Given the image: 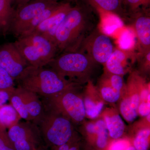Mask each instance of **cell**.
Segmentation results:
<instances>
[{
  "instance_id": "cell-25",
  "label": "cell",
  "mask_w": 150,
  "mask_h": 150,
  "mask_svg": "<svg viewBox=\"0 0 150 150\" xmlns=\"http://www.w3.org/2000/svg\"><path fill=\"white\" fill-rule=\"evenodd\" d=\"M15 88L14 80L0 66V89L13 91Z\"/></svg>"
},
{
  "instance_id": "cell-4",
  "label": "cell",
  "mask_w": 150,
  "mask_h": 150,
  "mask_svg": "<svg viewBox=\"0 0 150 150\" xmlns=\"http://www.w3.org/2000/svg\"><path fill=\"white\" fill-rule=\"evenodd\" d=\"M94 62L86 53L81 51L62 53L56 56L46 66L63 77L80 79L90 71Z\"/></svg>"
},
{
  "instance_id": "cell-38",
  "label": "cell",
  "mask_w": 150,
  "mask_h": 150,
  "mask_svg": "<svg viewBox=\"0 0 150 150\" xmlns=\"http://www.w3.org/2000/svg\"><path fill=\"white\" fill-rule=\"evenodd\" d=\"M147 120L149 122H150V114L147 115Z\"/></svg>"
},
{
  "instance_id": "cell-37",
  "label": "cell",
  "mask_w": 150,
  "mask_h": 150,
  "mask_svg": "<svg viewBox=\"0 0 150 150\" xmlns=\"http://www.w3.org/2000/svg\"><path fill=\"white\" fill-rule=\"evenodd\" d=\"M35 150H46V149L44 148V146L42 145V146H39V147L37 149Z\"/></svg>"
},
{
  "instance_id": "cell-24",
  "label": "cell",
  "mask_w": 150,
  "mask_h": 150,
  "mask_svg": "<svg viewBox=\"0 0 150 150\" xmlns=\"http://www.w3.org/2000/svg\"><path fill=\"white\" fill-rule=\"evenodd\" d=\"M84 104L86 113L89 117L92 118H96L99 115L103 106L102 102L95 103L88 98H86Z\"/></svg>"
},
{
  "instance_id": "cell-18",
  "label": "cell",
  "mask_w": 150,
  "mask_h": 150,
  "mask_svg": "<svg viewBox=\"0 0 150 150\" xmlns=\"http://www.w3.org/2000/svg\"><path fill=\"white\" fill-rule=\"evenodd\" d=\"M14 10L9 0H0V33L5 35L8 33Z\"/></svg>"
},
{
  "instance_id": "cell-39",
  "label": "cell",
  "mask_w": 150,
  "mask_h": 150,
  "mask_svg": "<svg viewBox=\"0 0 150 150\" xmlns=\"http://www.w3.org/2000/svg\"><path fill=\"white\" fill-rule=\"evenodd\" d=\"M9 1L10 2L11 4L12 5L13 3H14V0H9Z\"/></svg>"
},
{
  "instance_id": "cell-11",
  "label": "cell",
  "mask_w": 150,
  "mask_h": 150,
  "mask_svg": "<svg viewBox=\"0 0 150 150\" xmlns=\"http://www.w3.org/2000/svg\"><path fill=\"white\" fill-rule=\"evenodd\" d=\"M72 6L70 1H62L56 11L41 23L30 34H41L55 44L54 38L57 30Z\"/></svg>"
},
{
  "instance_id": "cell-22",
  "label": "cell",
  "mask_w": 150,
  "mask_h": 150,
  "mask_svg": "<svg viewBox=\"0 0 150 150\" xmlns=\"http://www.w3.org/2000/svg\"><path fill=\"white\" fill-rule=\"evenodd\" d=\"M95 125L96 127V134L98 135L97 145L98 147L103 149L106 146L108 137V130L106 123L103 120H99Z\"/></svg>"
},
{
  "instance_id": "cell-12",
  "label": "cell",
  "mask_w": 150,
  "mask_h": 150,
  "mask_svg": "<svg viewBox=\"0 0 150 150\" xmlns=\"http://www.w3.org/2000/svg\"><path fill=\"white\" fill-rule=\"evenodd\" d=\"M17 88L24 100L31 121L38 125L45 112L43 102L36 93L19 87Z\"/></svg>"
},
{
  "instance_id": "cell-13",
  "label": "cell",
  "mask_w": 150,
  "mask_h": 150,
  "mask_svg": "<svg viewBox=\"0 0 150 150\" xmlns=\"http://www.w3.org/2000/svg\"><path fill=\"white\" fill-rule=\"evenodd\" d=\"M90 7L96 12L103 11L125 19L126 14L119 0H76Z\"/></svg>"
},
{
  "instance_id": "cell-33",
  "label": "cell",
  "mask_w": 150,
  "mask_h": 150,
  "mask_svg": "<svg viewBox=\"0 0 150 150\" xmlns=\"http://www.w3.org/2000/svg\"><path fill=\"white\" fill-rule=\"evenodd\" d=\"M150 103L143 102L139 106V111L140 115L143 116H147L150 114Z\"/></svg>"
},
{
  "instance_id": "cell-3",
  "label": "cell",
  "mask_w": 150,
  "mask_h": 150,
  "mask_svg": "<svg viewBox=\"0 0 150 150\" xmlns=\"http://www.w3.org/2000/svg\"><path fill=\"white\" fill-rule=\"evenodd\" d=\"M38 126L47 146H61L72 139V126L69 118L55 110L45 108Z\"/></svg>"
},
{
  "instance_id": "cell-30",
  "label": "cell",
  "mask_w": 150,
  "mask_h": 150,
  "mask_svg": "<svg viewBox=\"0 0 150 150\" xmlns=\"http://www.w3.org/2000/svg\"><path fill=\"white\" fill-rule=\"evenodd\" d=\"M111 86L117 90H121L123 86V79L121 76L113 74L110 78Z\"/></svg>"
},
{
  "instance_id": "cell-2",
  "label": "cell",
  "mask_w": 150,
  "mask_h": 150,
  "mask_svg": "<svg viewBox=\"0 0 150 150\" xmlns=\"http://www.w3.org/2000/svg\"><path fill=\"white\" fill-rule=\"evenodd\" d=\"M46 67L28 66L15 80L17 87L43 97L52 96L70 89L73 85L71 81Z\"/></svg>"
},
{
  "instance_id": "cell-19",
  "label": "cell",
  "mask_w": 150,
  "mask_h": 150,
  "mask_svg": "<svg viewBox=\"0 0 150 150\" xmlns=\"http://www.w3.org/2000/svg\"><path fill=\"white\" fill-rule=\"evenodd\" d=\"M9 101L11 105L18 113L21 119H24L25 121L32 122L25 107L24 100L17 87H16L14 90L11 93Z\"/></svg>"
},
{
  "instance_id": "cell-14",
  "label": "cell",
  "mask_w": 150,
  "mask_h": 150,
  "mask_svg": "<svg viewBox=\"0 0 150 150\" xmlns=\"http://www.w3.org/2000/svg\"><path fill=\"white\" fill-rule=\"evenodd\" d=\"M131 49L124 50L116 48L113 50L109 59L105 63L107 69L113 74L123 75L125 73L123 63L129 57L136 55Z\"/></svg>"
},
{
  "instance_id": "cell-8",
  "label": "cell",
  "mask_w": 150,
  "mask_h": 150,
  "mask_svg": "<svg viewBox=\"0 0 150 150\" xmlns=\"http://www.w3.org/2000/svg\"><path fill=\"white\" fill-rule=\"evenodd\" d=\"M113 50L110 38L96 27L86 38L78 51L86 53L96 63L103 64L107 62Z\"/></svg>"
},
{
  "instance_id": "cell-27",
  "label": "cell",
  "mask_w": 150,
  "mask_h": 150,
  "mask_svg": "<svg viewBox=\"0 0 150 150\" xmlns=\"http://www.w3.org/2000/svg\"><path fill=\"white\" fill-rule=\"evenodd\" d=\"M0 150H16L6 129L0 128Z\"/></svg>"
},
{
  "instance_id": "cell-26",
  "label": "cell",
  "mask_w": 150,
  "mask_h": 150,
  "mask_svg": "<svg viewBox=\"0 0 150 150\" xmlns=\"http://www.w3.org/2000/svg\"><path fill=\"white\" fill-rule=\"evenodd\" d=\"M103 99L110 103L116 102L120 96V91L117 90L111 87H104L101 90Z\"/></svg>"
},
{
  "instance_id": "cell-5",
  "label": "cell",
  "mask_w": 150,
  "mask_h": 150,
  "mask_svg": "<svg viewBox=\"0 0 150 150\" xmlns=\"http://www.w3.org/2000/svg\"><path fill=\"white\" fill-rule=\"evenodd\" d=\"M69 90L48 97H43L42 101L44 108L63 113V115H67L77 122L82 121L86 114L83 101Z\"/></svg>"
},
{
  "instance_id": "cell-15",
  "label": "cell",
  "mask_w": 150,
  "mask_h": 150,
  "mask_svg": "<svg viewBox=\"0 0 150 150\" xmlns=\"http://www.w3.org/2000/svg\"><path fill=\"white\" fill-rule=\"evenodd\" d=\"M21 119L11 104L0 106V128L7 130L17 124Z\"/></svg>"
},
{
  "instance_id": "cell-10",
  "label": "cell",
  "mask_w": 150,
  "mask_h": 150,
  "mask_svg": "<svg viewBox=\"0 0 150 150\" xmlns=\"http://www.w3.org/2000/svg\"><path fill=\"white\" fill-rule=\"evenodd\" d=\"M134 30L139 45V53L150 51V15L149 8H142L127 15Z\"/></svg>"
},
{
  "instance_id": "cell-35",
  "label": "cell",
  "mask_w": 150,
  "mask_h": 150,
  "mask_svg": "<svg viewBox=\"0 0 150 150\" xmlns=\"http://www.w3.org/2000/svg\"><path fill=\"white\" fill-rule=\"evenodd\" d=\"M32 1H33V0H14V2H15L16 4V5L17 8L24 5L25 4H27Z\"/></svg>"
},
{
  "instance_id": "cell-29",
  "label": "cell",
  "mask_w": 150,
  "mask_h": 150,
  "mask_svg": "<svg viewBox=\"0 0 150 150\" xmlns=\"http://www.w3.org/2000/svg\"><path fill=\"white\" fill-rule=\"evenodd\" d=\"M109 150H136L133 146H131L128 141L125 140L115 141L110 146Z\"/></svg>"
},
{
  "instance_id": "cell-16",
  "label": "cell",
  "mask_w": 150,
  "mask_h": 150,
  "mask_svg": "<svg viewBox=\"0 0 150 150\" xmlns=\"http://www.w3.org/2000/svg\"><path fill=\"white\" fill-rule=\"evenodd\" d=\"M139 96L134 94L121 102L120 110L121 114L126 121L131 122L137 118V110L139 108Z\"/></svg>"
},
{
  "instance_id": "cell-36",
  "label": "cell",
  "mask_w": 150,
  "mask_h": 150,
  "mask_svg": "<svg viewBox=\"0 0 150 150\" xmlns=\"http://www.w3.org/2000/svg\"><path fill=\"white\" fill-rule=\"evenodd\" d=\"M149 91L147 89H145L142 92L141 97V98L143 100H146L147 98L149 96Z\"/></svg>"
},
{
  "instance_id": "cell-1",
  "label": "cell",
  "mask_w": 150,
  "mask_h": 150,
  "mask_svg": "<svg viewBox=\"0 0 150 150\" xmlns=\"http://www.w3.org/2000/svg\"><path fill=\"white\" fill-rule=\"evenodd\" d=\"M93 10L76 1L57 30L54 43L60 53L79 51L86 38L96 28Z\"/></svg>"
},
{
  "instance_id": "cell-7",
  "label": "cell",
  "mask_w": 150,
  "mask_h": 150,
  "mask_svg": "<svg viewBox=\"0 0 150 150\" xmlns=\"http://www.w3.org/2000/svg\"><path fill=\"white\" fill-rule=\"evenodd\" d=\"M7 132L16 150H35L42 145L39 127L31 121L18 122Z\"/></svg>"
},
{
  "instance_id": "cell-6",
  "label": "cell",
  "mask_w": 150,
  "mask_h": 150,
  "mask_svg": "<svg viewBox=\"0 0 150 150\" xmlns=\"http://www.w3.org/2000/svg\"><path fill=\"white\" fill-rule=\"evenodd\" d=\"M59 1L47 0H33L14 10L8 32L18 38L30 22L38 14Z\"/></svg>"
},
{
  "instance_id": "cell-41",
  "label": "cell",
  "mask_w": 150,
  "mask_h": 150,
  "mask_svg": "<svg viewBox=\"0 0 150 150\" xmlns=\"http://www.w3.org/2000/svg\"><path fill=\"white\" fill-rule=\"evenodd\" d=\"M119 1H120V2H121V4H122V2H123V0H119Z\"/></svg>"
},
{
  "instance_id": "cell-40",
  "label": "cell",
  "mask_w": 150,
  "mask_h": 150,
  "mask_svg": "<svg viewBox=\"0 0 150 150\" xmlns=\"http://www.w3.org/2000/svg\"><path fill=\"white\" fill-rule=\"evenodd\" d=\"M47 1H59L60 0H47Z\"/></svg>"
},
{
  "instance_id": "cell-32",
  "label": "cell",
  "mask_w": 150,
  "mask_h": 150,
  "mask_svg": "<svg viewBox=\"0 0 150 150\" xmlns=\"http://www.w3.org/2000/svg\"><path fill=\"white\" fill-rule=\"evenodd\" d=\"M71 140L72 139L64 144L51 147V150H78L76 146L73 144V143L71 142Z\"/></svg>"
},
{
  "instance_id": "cell-17",
  "label": "cell",
  "mask_w": 150,
  "mask_h": 150,
  "mask_svg": "<svg viewBox=\"0 0 150 150\" xmlns=\"http://www.w3.org/2000/svg\"><path fill=\"white\" fill-rule=\"evenodd\" d=\"M62 2L59 1L56 3L55 4L49 7L48 8L46 9L38 14L29 23V24L28 25L20 37L30 34L41 23L51 16L56 11L61 4Z\"/></svg>"
},
{
  "instance_id": "cell-28",
  "label": "cell",
  "mask_w": 150,
  "mask_h": 150,
  "mask_svg": "<svg viewBox=\"0 0 150 150\" xmlns=\"http://www.w3.org/2000/svg\"><path fill=\"white\" fill-rule=\"evenodd\" d=\"M133 42L134 39L132 33L129 30H127L123 33V35H121L119 45L121 49L130 50L134 44Z\"/></svg>"
},
{
  "instance_id": "cell-21",
  "label": "cell",
  "mask_w": 150,
  "mask_h": 150,
  "mask_svg": "<svg viewBox=\"0 0 150 150\" xmlns=\"http://www.w3.org/2000/svg\"><path fill=\"white\" fill-rule=\"evenodd\" d=\"M150 4V0H123L122 3L126 16L141 9L149 8Z\"/></svg>"
},
{
  "instance_id": "cell-34",
  "label": "cell",
  "mask_w": 150,
  "mask_h": 150,
  "mask_svg": "<svg viewBox=\"0 0 150 150\" xmlns=\"http://www.w3.org/2000/svg\"><path fill=\"white\" fill-rule=\"evenodd\" d=\"M87 130L91 134H96V128L95 125L93 123H89L87 126Z\"/></svg>"
},
{
  "instance_id": "cell-31",
  "label": "cell",
  "mask_w": 150,
  "mask_h": 150,
  "mask_svg": "<svg viewBox=\"0 0 150 150\" xmlns=\"http://www.w3.org/2000/svg\"><path fill=\"white\" fill-rule=\"evenodd\" d=\"M13 91L0 89V106L5 104L9 100L11 93Z\"/></svg>"
},
{
  "instance_id": "cell-23",
  "label": "cell",
  "mask_w": 150,
  "mask_h": 150,
  "mask_svg": "<svg viewBox=\"0 0 150 150\" xmlns=\"http://www.w3.org/2000/svg\"><path fill=\"white\" fill-rule=\"evenodd\" d=\"M150 135L149 129H144L139 132L134 141V147L136 150H148Z\"/></svg>"
},
{
  "instance_id": "cell-9",
  "label": "cell",
  "mask_w": 150,
  "mask_h": 150,
  "mask_svg": "<svg viewBox=\"0 0 150 150\" xmlns=\"http://www.w3.org/2000/svg\"><path fill=\"white\" fill-rule=\"evenodd\" d=\"M29 66L14 43H7L0 46V66L14 81Z\"/></svg>"
},
{
  "instance_id": "cell-20",
  "label": "cell",
  "mask_w": 150,
  "mask_h": 150,
  "mask_svg": "<svg viewBox=\"0 0 150 150\" xmlns=\"http://www.w3.org/2000/svg\"><path fill=\"white\" fill-rule=\"evenodd\" d=\"M105 120L110 137L115 139L121 137L124 132L125 126L120 115H114L112 117L106 116Z\"/></svg>"
},
{
  "instance_id": "cell-42",
  "label": "cell",
  "mask_w": 150,
  "mask_h": 150,
  "mask_svg": "<svg viewBox=\"0 0 150 150\" xmlns=\"http://www.w3.org/2000/svg\"><path fill=\"white\" fill-rule=\"evenodd\" d=\"M71 1H73L74 2H75L76 1V0H71Z\"/></svg>"
}]
</instances>
